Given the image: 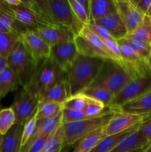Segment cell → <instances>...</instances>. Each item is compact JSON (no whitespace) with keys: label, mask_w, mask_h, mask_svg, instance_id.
<instances>
[{"label":"cell","mask_w":151,"mask_h":152,"mask_svg":"<svg viewBox=\"0 0 151 152\" xmlns=\"http://www.w3.org/2000/svg\"><path fill=\"white\" fill-rule=\"evenodd\" d=\"M105 60L78 54L66 74L70 96L81 93L90 87L97 78Z\"/></svg>","instance_id":"obj_1"},{"label":"cell","mask_w":151,"mask_h":152,"mask_svg":"<svg viewBox=\"0 0 151 152\" xmlns=\"http://www.w3.org/2000/svg\"><path fill=\"white\" fill-rule=\"evenodd\" d=\"M46 16L56 25L63 27L75 36L83 27L74 16L68 0L37 1Z\"/></svg>","instance_id":"obj_2"},{"label":"cell","mask_w":151,"mask_h":152,"mask_svg":"<svg viewBox=\"0 0 151 152\" xmlns=\"http://www.w3.org/2000/svg\"><path fill=\"white\" fill-rule=\"evenodd\" d=\"M133 80L121 65L113 60L106 59L97 78L90 86L104 88L115 96Z\"/></svg>","instance_id":"obj_3"},{"label":"cell","mask_w":151,"mask_h":152,"mask_svg":"<svg viewBox=\"0 0 151 152\" xmlns=\"http://www.w3.org/2000/svg\"><path fill=\"white\" fill-rule=\"evenodd\" d=\"M63 72L50 58L40 62L34 72L30 81L23 88L39 97L46 90L56 84L59 80L65 79Z\"/></svg>","instance_id":"obj_4"},{"label":"cell","mask_w":151,"mask_h":152,"mask_svg":"<svg viewBox=\"0 0 151 152\" xmlns=\"http://www.w3.org/2000/svg\"><path fill=\"white\" fill-rule=\"evenodd\" d=\"M119 113L121 112L111 113L107 115L62 125L64 131L63 148L73 145L85 135L107 125L109 122Z\"/></svg>","instance_id":"obj_5"},{"label":"cell","mask_w":151,"mask_h":152,"mask_svg":"<svg viewBox=\"0 0 151 152\" xmlns=\"http://www.w3.org/2000/svg\"><path fill=\"white\" fill-rule=\"evenodd\" d=\"M7 66L15 73L19 85L25 87L30 81L38 65L22 42L19 41L7 58Z\"/></svg>","instance_id":"obj_6"},{"label":"cell","mask_w":151,"mask_h":152,"mask_svg":"<svg viewBox=\"0 0 151 152\" xmlns=\"http://www.w3.org/2000/svg\"><path fill=\"white\" fill-rule=\"evenodd\" d=\"M74 42L78 54L114 61L102 40L87 26L81 28L78 34L74 37Z\"/></svg>","instance_id":"obj_7"},{"label":"cell","mask_w":151,"mask_h":152,"mask_svg":"<svg viewBox=\"0 0 151 152\" xmlns=\"http://www.w3.org/2000/svg\"><path fill=\"white\" fill-rule=\"evenodd\" d=\"M122 58V67L133 79L151 74L149 62L121 40H117Z\"/></svg>","instance_id":"obj_8"},{"label":"cell","mask_w":151,"mask_h":152,"mask_svg":"<svg viewBox=\"0 0 151 152\" xmlns=\"http://www.w3.org/2000/svg\"><path fill=\"white\" fill-rule=\"evenodd\" d=\"M38 105V97L23 88L15 96L10 107L14 111L16 124L24 126L36 112Z\"/></svg>","instance_id":"obj_9"},{"label":"cell","mask_w":151,"mask_h":152,"mask_svg":"<svg viewBox=\"0 0 151 152\" xmlns=\"http://www.w3.org/2000/svg\"><path fill=\"white\" fill-rule=\"evenodd\" d=\"M19 39L37 65L50 58V46L41 39L36 30L29 28L19 34Z\"/></svg>","instance_id":"obj_10"},{"label":"cell","mask_w":151,"mask_h":152,"mask_svg":"<svg viewBox=\"0 0 151 152\" xmlns=\"http://www.w3.org/2000/svg\"><path fill=\"white\" fill-rule=\"evenodd\" d=\"M151 89V74L138 77L130 81L114 96L110 105L121 107L124 104L139 97Z\"/></svg>","instance_id":"obj_11"},{"label":"cell","mask_w":151,"mask_h":152,"mask_svg":"<svg viewBox=\"0 0 151 152\" xmlns=\"http://www.w3.org/2000/svg\"><path fill=\"white\" fill-rule=\"evenodd\" d=\"M114 3L117 14L127 28V34H131L142 24L146 15L138 10L130 0H114Z\"/></svg>","instance_id":"obj_12"},{"label":"cell","mask_w":151,"mask_h":152,"mask_svg":"<svg viewBox=\"0 0 151 152\" xmlns=\"http://www.w3.org/2000/svg\"><path fill=\"white\" fill-rule=\"evenodd\" d=\"M78 54L74 40L59 43L50 47V58L65 74Z\"/></svg>","instance_id":"obj_13"},{"label":"cell","mask_w":151,"mask_h":152,"mask_svg":"<svg viewBox=\"0 0 151 152\" xmlns=\"http://www.w3.org/2000/svg\"><path fill=\"white\" fill-rule=\"evenodd\" d=\"M146 115L121 112L116 114L106 127V136L117 134L131 129L143 122Z\"/></svg>","instance_id":"obj_14"},{"label":"cell","mask_w":151,"mask_h":152,"mask_svg":"<svg viewBox=\"0 0 151 152\" xmlns=\"http://www.w3.org/2000/svg\"><path fill=\"white\" fill-rule=\"evenodd\" d=\"M36 31L50 47L59 43L73 41L75 37L71 31L61 26H44L37 28Z\"/></svg>","instance_id":"obj_15"},{"label":"cell","mask_w":151,"mask_h":152,"mask_svg":"<svg viewBox=\"0 0 151 152\" xmlns=\"http://www.w3.org/2000/svg\"><path fill=\"white\" fill-rule=\"evenodd\" d=\"M70 96L69 85L66 78L62 79L43 92L38 97V102H56L63 104Z\"/></svg>","instance_id":"obj_16"},{"label":"cell","mask_w":151,"mask_h":152,"mask_svg":"<svg viewBox=\"0 0 151 152\" xmlns=\"http://www.w3.org/2000/svg\"><path fill=\"white\" fill-rule=\"evenodd\" d=\"M91 22L105 28L115 40L121 39L127 34V28L117 13Z\"/></svg>","instance_id":"obj_17"},{"label":"cell","mask_w":151,"mask_h":152,"mask_svg":"<svg viewBox=\"0 0 151 152\" xmlns=\"http://www.w3.org/2000/svg\"><path fill=\"white\" fill-rule=\"evenodd\" d=\"M138 129L139 126L123 138L118 145L110 152H132L147 145L150 141L141 134Z\"/></svg>","instance_id":"obj_18"},{"label":"cell","mask_w":151,"mask_h":152,"mask_svg":"<svg viewBox=\"0 0 151 152\" xmlns=\"http://www.w3.org/2000/svg\"><path fill=\"white\" fill-rule=\"evenodd\" d=\"M120 109L124 113L146 116L151 114V89L139 97L121 105Z\"/></svg>","instance_id":"obj_19"},{"label":"cell","mask_w":151,"mask_h":152,"mask_svg":"<svg viewBox=\"0 0 151 152\" xmlns=\"http://www.w3.org/2000/svg\"><path fill=\"white\" fill-rule=\"evenodd\" d=\"M24 25L16 21L11 13L10 7L0 1V32H13L20 34L29 28H21Z\"/></svg>","instance_id":"obj_20"},{"label":"cell","mask_w":151,"mask_h":152,"mask_svg":"<svg viewBox=\"0 0 151 152\" xmlns=\"http://www.w3.org/2000/svg\"><path fill=\"white\" fill-rule=\"evenodd\" d=\"M117 13L114 0H90V20L94 21Z\"/></svg>","instance_id":"obj_21"},{"label":"cell","mask_w":151,"mask_h":152,"mask_svg":"<svg viewBox=\"0 0 151 152\" xmlns=\"http://www.w3.org/2000/svg\"><path fill=\"white\" fill-rule=\"evenodd\" d=\"M23 126L16 123L5 134L3 135L0 152L20 151Z\"/></svg>","instance_id":"obj_22"},{"label":"cell","mask_w":151,"mask_h":152,"mask_svg":"<svg viewBox=\"0 0 151 152\" xmlns=\"http://www.w3.org/2000/svg\"><path fill=\"white\" fill-rule=\"evenodd\" d=\"M106 126L85 135L76 142L73 152H90L106 136Z\"/></svg>","instance_id":"obj_23"},{"label":"cell","mask_w":151,"mask_h":152,"mask_svg":"<svg viewBox=\"0 0 151 152\" xmlns=\"http://www.w3.org/2000/svg\"><path fill=\"white\" fill-rule=\"evenodd\" d=\"M19 86V80L15 73L8 66L6 67L0 73V99L10 92L16 90Z\"/></svg>","instance_id":"obj_24"},{"label":"cell","mask_w":151,"mask_h":152,"mask_svg":"<svg viewBox=\"0 0 151 152\" xmlns=\"http://www.w3.org/2000/svg\"><path fill=\"white\" fill-rule=\"evenodd\" d=\"M135 126L134 128L129 130L125 131L122 133L117 134L110 135V136H105L100 142L98 143V145L93 148L90 152H110L112 151L115 146L118 144V142L121 140L124 137H125L127 135L131 133L133 130L136 129L139 126Z\"/></svg>","instance_id":"obj_25"},{"label":"cell","mask_w":151,"mask_h":152,"mask_svg":"<svg viewBox=\"0 0 151 152\" xmlns=\"http://www.w3.org/2000/svg\"><path fill=\"white\" fill-rule=\"evenodd\" d=\"M89 1L90 0H68L74 16L83 26L88 25L90 21L89 14Z\"/></svg>","instance_id":"obj_26"},{"label":"cell","mask_w":151,"mask_h":152,"mask_svg":"<svg viewBox=\"0 0 151 152\" xmlns=\"http://www.w3.org/2000/svg\"><path fill=\"white\" fill-rule=\"evenodd\" d=\"M62 125V113L53 118L37 120L36 134L33 137L41 136V135L49 136Z\"/></svg>","instance_id":"obj_27"},{"label":"cell","mask_w":151,"mask_h":152,"mask_svg":"<svg viewBox=\"0 0 151 152\" xmlns=\"http://www.w3.org/2000/svg\"><path fill=\"white\" fill-rule=\"evenodd\" d=\"M19 41V35L16 33L0 32V56L8 57Z\"/></svg>","instance_id":"obj_28"},{"label":"cell","mask_w":151,"mask_h":152,"mask_svg":"<svg viewBox=\"0 0 151 152\" xmlns=\"http://www.w3.org/2000/svg\"><path fill=\"white\" fill-rule=\"evenodd\" d=\"M63 109V104L56 102H38L36 109L37 120L53 118L59 115Z\"/></svg>","instance_id":"obj_29"},{"label":"cell","mask_w":151,"mask_h":152,"mask_svg":"<svg viewBox=\"0 0 151 152\" xmlns=\"http://www.w3.org/2000/svg\"><path fill=\"white\" fill-rule=\"evenodd\" d=\"M63 143L64 131L62 125L49 136L40 152H61L63 148Z\"/></svg>","instance_id":"obj_30"},{"label":"cell","mask_w":151,"mask_h":152,"mask_svg":"<svg viewBox=\"0 0 151 152\" xmlns=\"http://www.w3.org/2000/svg\"><path fill=\"white\" fill-rule=\"evenodd\" d=\"M125 37L151 45V23L149 16L146 15L142 24L133 32L127 34Z\"/></svg>","instance_id":"obj_31"},{"label":"cell","mask_w":151,"mask_h":152,"mask_svg":"<svg viewBox=\"0 0 151 152\" xmlns=\"http://www.w3.org/2000/svg\"><path fill=\"white\" fill-rule=\"evenodd\" d=\"M85 96L102 102L104 105H110L114 96L109 91L98 86H90L81 92Z\"/></svg>","instance_id":"obj_32"},{"label":"cell","mask_w":151,"mask_h":152,"mask_svg":"<svg viewBox=\"0 0 151 152\" xmlns=\"http://www.w3.org/2000/svg\"><path fill=\"white\" fill-rule=\"evenodd\" d=\"M118 40H121L122 42L127 45L129 47L135 50L139 56H141L144 59L149 62L150 58L151 56V45L142 41H139V40L126 38V37Z\"/></svg>","instance_id":"obj_33"},{"label":"cell","mask_w":151,"mask_h":152,"mask_svg":"<svg viewBox=\"0 0 151 152\" xmlns=\"http://www.w3.org/2000/svg\"><path fill=\"white\" fill-rule=\"evenodd\" d=\"M16 124V116L11 107L0 110V134L4 135Z\"/></svg>","instance_id":"obj_34"},{"label":"cell","mask_w":151,"mask_h":152,"mask_svg":"<svg viewBox=\"0 0 151 152\" xmlns=\"http://www.w3.org/2000/svg\"><path fill=\"white\" fill-rule=\"evenodd\" d=\"M37 126L36 111L33 115L25 123L23 126V132H22V142H21V148L25 146L28 141L34 136L36 134Z\"/></svg>","instance_id":"obj_35"},{"label":"cell","mask_w":151,"mask_h":152,"mask_svg":"<svg viewBox=\"0 0 151 152\" xmlns=\"http://www.w3.org/2000/svg\"><path fill=\"white\" fill-rule=\"evenodd\" d=\"M90 119L83 111H76V110L69 109L63 108L62 111V124L75 123L81 120Z\"/></svg>","instance_id":"obj_36"},{"label":"cell","mask_w":151,"mask_h":152,"mask_svg":"<svg viewBox=\"0 0 151 152\" xmlns=\"http://www.w3.org/2000/svg\"><path fill=\"white\" fill-rule=\"evenodd\" d=\"M86 96L82 93L71 96L63 103V108L69 109L83 111L85 107Z\"/></svg>","instance_id":"obj_37"},{"label":"cell","mask_w":151,"mask_h":152,"mask_svg":"<svg viewBox=\"0 0 151 152\" xmlns=\"http://www.w3.org/2000/svg\"><path fill=\"white\" fill-rule=\"evenodd\" d=\"M142 136L144 137L148 141H151V114L145 117L144 120L139 126L138 129Z\"/></svg>","instance_id":"obj_38"},{"label":"cell","mask_w":151,"mask_h":152,"mask_svg":"<svg viewBox=\"0 0 151 152\" xmlns=\"http://www.w3.org/2000/svg\"><path fill=\"white\" fill-rule=\"evenodd\" d=\"M86 26L88 27L96 35H97L101 39H114L112 36L109 34V32L106 31L104 28L93 23V22L90 21V23Z\"/></svg>","instance_id":"obj_39"},{"label":"cell","mask_w":151,"mask_h":152,"mask_svg":"<svg viewBox=\"0 0 151 152\" xmlns=\"http://www.w3.org/2000/svg\"><path fill=\"white\" fill-rule=\"evenodd\" d=\"M130 1L137 7L138 10H140L144 15H147V12L151 4V0H130Z\"/></svg>","instance_id":"obj_40"},{"label":"cell","mask_w":151,"mask_h":152,"mask_svg":"<svg viewBox=\"0 0 151 152\" xmlns=\"http://www.w3.org/2000/svg\"><path fill=\"white\" fill-rule=\"evenodd\" d=\"M3 2L7 6L10 7H16V6H19L22 4V0H2Z\"/></svg>","instance_id":"obj_41"},{"label":"cell","mask_w":151,"mask_h":152,"mask_svg":"<svg viewBox=\"0 0 151 152\" xmlns=\"http://www.w3.org/2000/svg\"><path fill=\"white\" fill-rule=\"evenodd\" d=\"M144 152H151V141L150 142V143L147 145L146 148H145Z\"/></svg>","instance_id":"obj_42"},{"label":"cell","mask_w":151,"mask_h":152,"mask_svg":"<svg viewBox=\"0 0 151 152\" xmlns=\"http://www.w3.org/2000/svg\"><path fill=\"white\" fill-rule=\"evenodd\" d=\"M146 147H147V145H146V146L143 147V148H139V149L136 150V151H132V152H144V150H145V148H146Z\"/></svg>","instance_id":"obj_43"},{"label":"cell","mask_w":151,"mask_h":152,"mask_svg":"<svg viewBox=\"0 0 151 152\" xmlns=\"http://www.w3.org/2000/svg\"><path fill=\"white\" fill-rule=\"evenodd\" d=\"M2 138H3V135H1L0 134V151H1V142H2Z\"/></svg>","instance_id":"obj_44"},{"label":"cell","mask_w":151,"mask_h":152,"mask_svg":"<svg viewBox=\"0 0 151 152\" xmlns=\"http://www.w3.org/2000/svg\"><path fill=\"white\" fill-rule=\"evenodd\" d=\"M151 14V4H150V7L149 8V10H148L147 12V16H149V15Z\"/></svg>","instance_id":"obj_45"},{"label":"cell","mask_w":151,"mask_h":152,"mask_svg":"<svg viewBox=\"0 0 151 152\" xmlns=\"http://www.w3.org/2000/svg\"><path fill=\"white\" fill-rule=\"evenodd\" d=\"M149 63H150V68H151V56H150V60H149Z\"/></svg>","instance_id":"obj_46"},{"label":"cell","mask_w":151,"mask_h":152,"mask_svg":"<svg viewBox=\"0 0 151 152\" xmlns=\"http://www.w3.org/2000/svg\"><path fill=\"white\" fill-rule=\"evenodd\" d=\"M149 19H150V23H151V14L150 15H149Z\"/></svg>","instance_id":"obj_47"},{"label":"cell","mask_w":151,"mask_h":152,"mask_svg":"<svg viewBox=\"0 0 151 152\" xmlns=\"http://www.w3.org/2000/svg\"><path fill=\"white\" fill-rule=\"evenodd\" d=\"M19 152H25V151H23V150H22V149H20V151H19Z\"/></svg>","instance_id":"obj_48"},{"label":"cell","mask_w":151,"mask_h":152,"mask_svg":"<svg viewBox=\"0 0 151 152\" xmlns=\"http://www.w3.org/2000/svg\"><path fill=\"white\" fill-rule=\"evenodd\" d=\"M0 110H1V109H0Z\"/></svg>","instance_id":"obj_49"}]
</instances>
